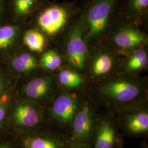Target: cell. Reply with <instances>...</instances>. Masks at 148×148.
I'll use <instances>...</instances> for the list:
<instances>
[{
	"mask_svg": "<svg viewBox=\"0 0 148 148\" xmlns=\"http://www.w3.org/2000/svg\"><path fill=\"white\" fill-rule=\"evenodd\" d=\"M87 95L98 107L115 113L122 108L148 100V81L120 72L99 82L88 85Z\"/></svg>",
	"mask_w": 148,
	"mask_h": 148,
	"instance_id": "obj_1",
	"label": "cell"
},
{
	"mask_svg": "<svg viewBox=\"0 0 148 148\" xmlns=\"http://www.w3.org/2000/svg\"><path fill=\"white\" fill-rule=\"evenodd\" d=\"M119 0H88L80 8L86 25L85 40L89 47L102 42L117 14Z\"/></svg>",
	"mask_w": 148,
	"mask_h": 148,
	"instance_id": "obj_2",
	"label": "cell"
},
{
	"mask_svg": "<svg viewBox=\"0 0 148 148\" xmlns=\"http://www.w3.org/2000/svg\"><path fill=\"white\" fill-rule=\"evenodd\" d=\"M86 92L60 90L51 103L45 109L46 125L68 136Z\"/></svg>",
	"mask_w": 148,
	"mask_h": 148,
	"instance_id": "obj_3",
	"label": "cell"
},
{
	"mask_svg": "<svg viewBox=\"0 0 148 148\" xmlns=\"http://www.w3.org/2000/svg\"><path fill=\"white\" fill-rule=\"evenodd\" d=\"M122 55L109 44L91 46L84 75L88 83L96 84L120 72Z\"/></svg>",
	"mask_w": 148,
	"mask_h": 148,
	"instance_id": "obj_4",
	"label": "cell"
},
{
	"mask_svg": "<svg viewBox=\"0 0 148 148\" xmlns=\"http://www.w3.org/2000/svg\"><path fill=\"white\" fill-rule=\"evenodd\" d=\"M85 32L86 25L79 12L64 32L61 54L68 66L84 75L90 53V47L85 40Z\"/></svg>",
	"mask_w": 148,
	"mask_h": 148,
	"instance_id": "obj_5",
	"label": "cell"
},
{
	"mask_svg": "<svg viewBox=\"0 0 148 148\" xmlns=\"http://www.w3.org/2000/svg\"><path fill=\"white\" fill-rule=\"evenodd\" d=\"M80 11L76 2L52 3L42 9L37 16L40 29L48 36L64 33L78 16Z\"/></svg>",
	"mask_w": 148,
	"mask_h": 148,
	"instance_id": "obj_6",
	"label": "cell"
},
{
	"mask_svg": "<svg viewBox=\"0 0 148 148\" xmlns=\"http://www.w3.org/2000/svg\"><path fill=\"white\" fill-rule=\"evenodd\" d=\"M115 25L111 26L107 35L109 45L123 56L128 52L146 47L148 36L138 26V23L117 14L115 19Z\"/></svg>",
	"mask_w": 148,
	"mask_h": 148,
	"instance_id": "obj_7",
	"label": "cell"
},
{
	"mask_svg": "<svg viewBox=\"0 0 148 148\" xmlns=\"http://www.w3.org/2000/svg\"><path fill=\"white\" fill-rule=\"evenodd\" d=\"M98 108L86 92L68 135L69 142L92 144L99 117Z\"/></svg>",
	"mask_w": 148,
	"mask_h": 148,
	"instance_id": "obj_8",
	"label": "cell"
},
{
	"mask_svg": "<svg viewBox=\"0 0 148 148\" xmlns=\"http://www.w3.org/2000/svg\"><path fill=\"white\" fill-rule=\"evenodd\" d=\"M115 114L123 137L148 138V100L123 108Z\"/></svg>",
	"mask_w": 148,
	"mask_h": 148,
	"instance_id": "obj_9",
	"label": "cell"
},
{
	"mask_svg": "<svg viewBox=\"0 0 148 148\" xmlns=\"http://www.w3.org/2000/svg\"><path fill=\"white\" fill-rule=\"evenodd\" d=\"M124 144L123 136L117 122L115 114L103 108L99 111L92 148H122Z\"/></svg>",
	"mask_w": 148,
	"mask_h": 148,
	"instance_id": "obj_10",
	"label": "cell"
},
{
	"mask_svg": "<svg viewBox=\"0 0 148 148\" xmlns=\"http://www.w3.org/2000/svg\"><path fill=\"white\" fill-rule=\"evenodd\" d=\"M60 90L55 75L45 74L27 80L21 88L23 98L32 101L45 109Z\"/></svg>",
	"mask_w": 148,
	"mask_h": 148,
	"instance_id": "obj_11",
	"label": "cell"
},
{
	"mask_svg": "<svg viewBox=\"0 0 148 148\" xmlns=\"http://www.w3.org/2000/svg\"><path fill=\"white\" fill-rule=\"evenodd\" d=\"M14 123L24 130L46 127L45 109L37 103L23 98L16 101L13 111Z\"/></svg>",
	"mask_w": 148,
	"mask_h": 148,
	"instance_id": "obj_12",
	"label": "cell"
},
{
	"mask_svg": "<svg viewBox=\"0 0 148 148\" xmlns=\"http://www.w3.org/2000/svg\"><path fill=\"white\" fill-rule=\"evenodd\" d=\"M24 131L21 138L23 148H66L69 144L67 135L49 128Z\"/></svg>",
	"mask_w": 148,
	"mask_h": 148,
	"instance_id": "obj_13",
	"label": "cell"
},
{
	"mask_svg": "<svg viewBox=\"0 0 148 148\" xmlns=\"http://www.w3.org/2000/svg\"><path fill=\"white\" fill-rule=\"evenodd\" d=\"M148 54L146 47L132 49L122 56L120 72L139 76L148 67Z\"/></svg>",
	"mask_w": 148,
	"mask_h": 148,
	"instance_id": "obj_14",
	"label": "cell"
},
{
	"mask_svg": "<svg viewBox=\"0 0 148 148\" xmlns=\"http://www.w3.org/2000/svg\"><path fill=\"white\" fill-rule=\"evenodd\" d=\"M60 90L86 92L89 85L85 75L69 66H63L55 74Z\"/></svg>",
	"mask_w": 148,
	"mask_h": 148,
	"instance_id": "obj_15",
	"label": "cell"
},
{
	"mask_svg": "<svg viewBox=\"0 0 148 148\" xmlns=\"http://www.w3.org/2000/svg\"><path fill=\"white\" fill-rule=\"evenodd\" d=\"M117 12L122 17L139 24L148 16V0H123Z\"/></svg>",
	"mask_w": 148,
	"mask_h": 148,
	"instance_id": "obj_16",
	"label": "cell"
},
{
	"mask_svg": "<svg viewBox=\"0 0 148 148\" xmlns=\"http://www.w3.org/2000/svg\"><path fill=\"white\" fill-rule=\"evenodd\" d=\"M11 65L19 73L28 74L37 69L39 66V62L31 53L23 52L12 59Z\"/></svg>",
	"mask_w": 148,
	"mask_h": 148,
	"instance_id": "obj_17",
	"label": "cell"
},
{
	"mask_svg": "<svg viewBox=\"0 0 148 148\" xmlns=\"http://www.w3.org/2000/svg\"><path fill=\"white\" fill-rule=\"evenodd\" d=\"M23 42L30 51L41 53L45 47L46 40L42 33L36 29H30L25 32Z\"/></svg>",
	"mask_w": 148,
	"mask_h": 148,
	"instance_id": "obj_18",
	"label": "cell"
},
{
	"mask_svg": "<svg viewBox=\"0 0 148 148\" xmlns=\"http://www.w3.org/2000/svg\"><path fill=\"white\" fill-rule=\"evenodd\" d=\"M64 60L61 56L54 49L45 51L41 56L39 64L48 71H55L64 66Z\"/></svg>",
	"mask_w": 148,
	"mask_h": 148,
	"instance_id": "obj_19",
	"label": "cell"
},
{
	"mask_svg": "<svg viewBox=\"0 0 148 148\" xmlns=\"http://www.w3.org/2000/svg\"><path fill=\"white\" fill-rule=\"evenodd\" d=\"M19 27L16 25H6L0 27V49L9 47L16 41Z\"/></svg>",
	"mask_w": 148,
	"mask_h": 148,
	"instance_id": "obj_20",
	"label": "cell"
},
{
	"mask_svg": "<svg viewBox=\"0 0 148 148\" xmlns=\"http://www.w3.org/2000/svg\"><path fill=\"white\" fill-rule=\"evenodd\" d=\"M40 0H14L16 16L25 17L29 15L37 7Z\"/></svg>",
	"mask_w": 148,
	"mask_h": 148,
	"instance_id": "obj_21",
	"label": "cell"
},
{
	"mask_svg": "<svg viewBox=\"0 0 148 148\" xmlns=\"http://www.w3.org/2000/svg\"><path fill=\"white\" fill-rule=\"evenodd\" d=\"M8 104L9 101L6 99L0 100V123L5 119Z\"/></svg>",
	"mask_w": 148,
	"mask_h": 148,
	"instance_id": "obj_22",
	"label": "cell"
},
{
	"mask_svg": "<svg viewBox=\"0 0 148 148\" xmlns=\"http://www.w3.org/2000/svg\"><path fill=\"white\" fill-rule=\"evenodd\" d=\"M66 148H92V145L89 144L69 142Z\"/></svg>",
	"mask_w": 148,
	"mask_h": 148,
	"instance_id": "obj_23",
	"label": "cell"
},
{
	"mask_svg": "<svg viewBox=\"0 0 148 148\" xmlns=\"http://www.w3.org/2000/svg\"><path fill=\"white\" fill-rule=\"evenodd\" d=\"M5 86V80L4 76L0 73V96L2 94Z\"/></svg>",
	"mask_w": 148,
	"mask_h": 148,
	"instance_id": "obj_24",
	"label": "cell"
},
{
	"mask_svg": "<svg viewBox=\"0 0 148 148\" xmlns=\"http://www.w3.org/2000/svg\"><path fill=\"white\" fill-rule=\"evenodd\" d=\"M1 7H2V2H1V0H0V11L1 10Z\"/></svg>",
	"mask_w": 148,
	"mask_h": 148,
	"instance_id": "obj_25",
	"label": "cell"
},
{
	"mask_svg": "<svg viewBox=\"0 0 148 148\" xmlns=\"http://www.w3.org/2000/svg\"><path fill=\"white\" fill-rule=\"evenodd\" d=\"M0 148H9L8 147H5V146H1L0 147Z\"/></svg>",
	"mask_w": 148,
	"mask_h": 148,
	"instance_id": "obj_26",
	"label": "cell"
},
{
	"mask_svg": "<svg viewBox=\"0 0 148 148\" xmlns=\"http://www.w3.org/2000/svg\"><path fill=\"white\" fill-rule=\"evenodd\" d=\"M144 148H148V145L147 144H145Z\"/></svg>",
	"mask_w": 148,
	"mask_h": 148,
	"instance_id": "obj_27",
	"label": "cell"
},
{
	"mask_svg": "<svg viewBox=\"0 0 148 148\" xmlns=\"http://www.w3.org/2000/svg\"><path fill=\"white\" fill-rule=\"evenodd\" d=\"M83 1H84L85 2H86V1H88V0H83Z\"/></svg>",
	"mask_w": 148,
	"mask_h": 148,
	"instance_id": "obj_28",
	"label": "cell"
}]
</instances>
